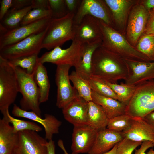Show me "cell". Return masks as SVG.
<instances>
[{"instance_id": "cell-1", "label": "cell", "mask_w": 154, "mask_h": 154, "mask_svg": "<svg viewBox=\"0 0 154 154\" xmlns=\"http://www.w3.org/2000/svg\"><path fill=\"white\" fill-rule=\"evenodd\" d=\"M92 69V75L113 83H117L119 80H125L129 74L124 59L101 45L93 53Z\"/></svg>"}, {"instance_id": "cell-2", "label": "cell", "mask_w": 154, "mask_h": 154, "mask_svg": "<svg viewBox=\"0 0 154 154\" xmlns=\"http://www.w3.org/2000/svg\"><path fill=\"white\" fill-rule=\"evenodd\" d=\"M100 20L102 35L101 45L102 47L124 60L151 62L130 44L122 35L111 26Z\"/></svg>"}, {"instance_id": "cell-3", "label": "cell", "mask_w": 154, "mask_h": 154, "mask_svg": "<svg viewBox=\"0 0 154 154\" xmlns=\"http://www.w3.org/2000/svg\"><path fill=\"white\" fill-rule=\"evenodd\" d=\"M74 14L68 13L59 19L51 18L42 40V47L48 50L60 46L74 37L73 18Z\"/></svg>"}, {"instance_id": "cell-4", "label": "cell", "mask_w": 154, "mask_h": 154, "mask_svg": "<svg viewBox=\"0 0 154 154\" xmlns=\"http://www.w3.org/2000/svg\"><path fill=\"white\" fill-rule=\"evenodd\" d=\"M154 111V80L136 85L135 91L126 105V114L131 118H143Z\"/></svg>"}, {"instance_id": "cell-5", "label": "cell", "mask_w": 154, "mask_h": 154, "mask_svg": "<svg viewBox=\"0 0 154 154\" xmlns=\"http://www.w3.org/2000/svg\"><path fill=\"white\" fill-rule=\"evenodd\" d=\"M14 67L19 92L22 96L20 101L21 108L26 111L31 110L42 117L39 90L32 75L28 74L20 67Z\"/></svg>"}, {"instance_id": "cell-6", "label": "cell", "mask_w": 154, "mask_h": 154, "mask_svg": "<svg viewBox=\"0 0 154 154\" xmlns=\"http://www.w3.org/2000/svg\"><path fill=\"white\" fill-rule=\"evenodd\" d=\"M19 92L15 68L9 61L0 56V110L9 109Z\"/></svg>"}, {"instance_id": "cell-7", "label": "cell", "mask_w": 154, "mask_h": 154, "mask_svg": "<svg viewBox=\"0 0 154 154\" xmlns=\"http://www.w3.org/2000/svg\"><path fill=\"white\" fill-rule=\"evenodd\" d=\"M47 28L43 31L33 35L15 44L0 49V56L8 60L39 54Z\"/></svg>"}, {"instance_id": "cell-8", "label": "cell", "mask_w": 154, "mask_h": 154, "mask_svg": "<svg viewBox=\"0 0 154 154\" xmlns=\"http://www.w3.org/2000/svg\"><path fill=\"white\" fill-rule=\"evenodd\" d=\"M82 44L72 40L70 46L66 49H62L60 46L56 47L46 52L39 57V63L44 64L50 63L57 66L68 64L76 67L81 59Z\"/></svg>"}, {"instance_id": "cell-9", "label": "cell", "mask_w": 154, "mask_h": 154, "mask_svg": "<svg viewBox=\"0 0 154 154\" xmlns=\"http://www.w3.org/2000/svg\"><path fill=\"white\" fill-rule=\"evenodd\" d=\"M51 18V17L44 18L0 34V49L43 31L47 28Z\"/></svg>"}, {"instance_id": "cell-10", "label": "cell", "mask_w": 154, "mask_h": 154, "mask_svg": "<svg viewBox=\"0 0 154 154\" xmlns=\"http://www.w3.org/2000/svg\"><path fill=\"white\" fill-rule=\"evenodd\" d=\"M74 28L73 40L81 44L102 43V35L99 19L87 15L79 24H74Z\"/></svg>"}, {"instance_id": "cell-11", "label": "cell", "mask_w": 154, "mask_h": 154, "mask_svg": "<svg viewBox=\"0 0 154 154\" xmlns=\"http://www.w3.org/2000/svg\"><path fill=\"white\" fill-rule=\"evenodd\" d=\"M55 82L57 87L56 106L62 109L74 99L79 96L76 88L70 82L68 64L57 66Z\"/></svg>"}, {"instance_id": "cell-12", "label": "cell", "mask_w": 154, "mask_h": 154, "mask_svg": "<svg viewBox=\"0 0 154 154\" xmlns=\"http://www.w3.org/2000/svg\"><path fill=\"white\" fill-rule=\"evenodd\" d=\"M37 133L30 130L19 132L12 154H47V141Z\"/></svg>"}, {"instance_id": "cell-13", "label": "cell", "mask_w": 154, "mask_h": 154, "mask_svg": "<svg viewBox=\"0 0 154 154\" xmlns=\"http://www.w3.org/2000/svg\"><path fill=\"white\" fill-rule=\"evenodd\" d=\"M87 15H91L112 27V21L110 13L104 1L82 0L74 16V24H79Z\"/></svg>"}, {"instance_id": "cell-14", "label": "cell", "mask_w": 154, "mask_h": 154, "mask_svg": "<svg viewBox=\"0 0 154 154\" xmlns=\"http://www.w3.org/2000/svg\"><path fill=\"white\" fill-rule=\"evenodd\" d=\"M149 12L142 5L134 6L129 16L127 28V37L131 45H135L144 33Z\"/></svg>"}, {"instance_id": "cell-15", "label": "cell", "mask_w": 154, "mask_h": 154, "mask_svg": "<svg viewBox=\"0 0 154 154\" xmlns=\"http://www.w3.org/2000/svg\"><path fill=\"white\" fill-rule=\"evenodd\" d=\"M12 113L15 117L27 118L40 123L44 128L45 139L48 141L52 140L54 134L59 133L62 124L52 115L45 114L44 118H42L34 112L23 110L16 104H14Z\"/></svg>"}, {"instance_id": "cell-16", "label": "cell", "mask_w": 154, "mask_h": 154, "mask_svg": "<svg viewBox=\"0 0 154 154\" xmlns=\"http://www.w3.org/2000/svg\"><path fill=\"white\" fill-rule=\"evenodd\" d=\"M98 131L88 125L74 126L71 154L88 153L94 143Z\"/></svg>"}, {"instance_id": "cell-17", "label": "cell", "mask_w": 154, "mask_h": 154, "mask_svg": "<svg viewBox=\"0 0 154 154\" xmlns=\"http://www.w3.org/2000/svg\"><path fill=\"white\" fill-rule=\"evenodd\" d=\"M124 60L129 71L128 76L125 80V84L137 85L154 79V61Z\"/></svg>"}, {"instance_id": "cell-18", "label": "cell", "mask_w": 154, "mask_h": 154, "mask_svg": "<svg viewBox=\"0 0 154 154\" xmlns=\"http://www.w3.org/2000/svg\"><path fill=\"white\" fill-rule=\"evenodd\" d=\"M88 102L78 96L62 109L65 119L74 126L87 124Z\"/></svg>"}, {"instance_id": "cell-19", "label": "cell", "mask_w": 154, "mask_h": 154, "mask_svg": "<svg viewBox=\"0 0 154 154\" xmlns=\"http://www.w3.org/2000/svg\"><path fill=\"white\" fill-rule=\"evenodd\" d=\"M124 138L122 132L107 128L98 131L94 143L88 154H104L110 150Z\"/></svg>"}, {"instance_id": "cell-20", "label": "cell", "mask_w": 154, "mask_h": 154, "mask_svg": "<svg viewBox=\"0 0 154 154\" xmlns=\"http://www.w3.org/2000/svg\"><path fill=\"white\" fill-rule=\"evenodd\" d=\"M124 137L143 142L149 141L154 143V126L143 118H132L129 128L122 132Z\"/></svg>"}, {"instance_id": "cell-21", "label": "cell", "mask_w": 154, "mask_h": 154, "mask_svg": "<svg viewBox=\"0 0 154 154\" xmlns=\"http://www.w3.org/2000/svg\"><path fill=\"white\" fill-rule=\"evenodd\" d=\"M18 139V133L3 115L0 119V154H12Z\"/></svg>"}, {"instance_id": "cell-22", "label": "cell", "mask_w": 154, "mask_h": 154, "mask_svg": "<svg viewBox=\"0 0 154 154\" xmlns=\"http://www.w3.org/2000/svg\"><path fill=\"white\" fill-rule=\"evenodd\" d=\"M92 101L101 106L109 119L126 114V105L112 98L100 95L92 90Z\"/></svg>"}, {"instance_id": "cell-23", "label": "cell", "mask_w": 154, "mask_h": 154, "mask_svg": "<svg viewBox=\"0 0 154 154\" xmlns=\"http://www.w3.org/2000/svg\"><path fill=\"white\" fill-rule=\"evenodd\" d=\"M101 43L82 44L81 59L75 71L83 78L88 80L92 75V64L93 53Z\"/></svg>"}, {"instance_id": "cell-24", "label": "cell", "mask_w": 154, "mask_h": 154, "mask_svg": "<svg viewBox=\"0 0 154 154\" xmlns=\"http://www.w3.org/2000/svg\"><path fill=\"white\" fill-rule=\"evenodd\" d=\"M110 10L112 21L120 26L125 22L128 11L133 3L127 0H104Z\"/></svg>"}, {"instance_id": "cell-25", "label": "cell", "mask_w": 154, "mask_h": 154, "mask_svg": "<svg viewBox=\"0 0 154 154\" xmlns=\"http://www.w3.org/2000/svg\"><path fill=\"white\" fill-rule=\"evenodd\" d=\"M88 104L87 124L97 131L106 128L109 119L102 107L92 101Z\"/></svg>"}, {"instance_id": "cell-26", "label": "cell", "mask_w": 154, "mask_h": 154, "mask_svg": "<svg viewBox=\"0 0 154 154\" xmlns=\"http://www.w3.org/2000/svg\"><path fill=\"white\" fill-rule=\"evenodd\" d=\"M32 9L31 6L19 10L10 9L0 21V34L20 26L25 16Z\"/></svg>"}, {"instance_id": "cell-27", "label": "cell", "mask_w": 154, "mask_h": 154, "mask_svg": "<svg viewBox=\"0 0 154 154\" xmlns=\"http://www.w3.org/2000/svg\"><path fill=\"white\" fill-rule=\"evenodd\" d=\"M32 75L39 89L40 103L45 102L48 99L50 88V82L46 67L43 64L38 62Z\"/></svg>"}, {"instance_id": "cell-28", "label": "cell", "mask_w": 154, "mask_h": 154, "mask_svg": "<svg viewBox=\"0 0 154 154\" xmlns=\"http://www.w3.org/2000/svg\"><path fill=\"white\" fill-rule=\"evenodd\" d=\"M69 78L73 83V86L76 90L79 96L88 102L92 101V90L88 80L82 78L75 71L72 72L69 75Z\"/></svg>"}, {"instance_id": "cell-29", "label": "cell", "mask_w": 154, "mask_h": 154, "mask_svg": "<svg viewBox=\"0 0 154 154\" xmlns=\"http://www.w3.org/2000/svg\"><path fill=\"white\" fill-rule=\"evenodd\" d=\"M104 81L116 94L118 100L127 105L135 91L136 85H128L123 82L119 84Z\"/></svg>"}, {"instance_id": "cell-30", "label": "cell", "mask_w": 154, "mask_h": 154, "mask_svg": "<svg viewBox=\"0 0 154 154\" xmlns=\"http://www.w3.org/2000/svg\"><path fill=\"white\" fill-rule=\"evenodd\" d=\"M3 115L5 116L10 123L13 126L15 133L25 130L32 131L37 132L42 130V127L34 122L15 118L10 114L9 109L2 112Z\"/></svg>"}, {"instance_id": "cell-31", "label": "cell", "mask_w": 154, "mask_h": 154, "mask_svg": "<svg viewBox=\"0 0 154 154\" xmlns=\"http://www.w3.org/2000/svg\"><path fill=\"white\" fill-rule=\"evenodd\" d=\"M135 48L151 62L154 61V34H144L139 38Z\"/></svg>"}, {"instance_id": "cell-32", "label": "cell", "mask_w": 154, "mask_h": 154, "mask_svg": "<svg viewBox=\"0 0 154 154\" xmlns=\"http://www.w3.org/2000/svg\"><path fill=\"white\" fill-rule=\"evenodd\" d=\"M88 80L93 91L101 95L118 100L116 94L104 80L92 75Z\"/></svg>"}, {"instance_id": "cell-33", "label": "cell", "mask_w": 154, "mask_h": 154, "mask_svg": "<svg viewBox=\"0 0 154 154\" xmlns=\"http://www.w3.org/2000/svg\"><path fill=\"white\" fill-rule=\"evenodd\" d=\"M38 55L36 54L8 61L13 67H20L28 74L32 75L38 63Z\"/></svg>"}, {"instance_id": "cell-34", "label": "cell", "mask_w": 154, "mask_h": 154, "mask_svg": "<svg viewBox=\"0 0 154 154\" xmlns=\"http://www.w3.org/2000/svg\"><path fill=\"white\" fill-rule=\"evenodd\" d=\"M132 118L125 114L110 119L106 128L117 132H123L130 126Z\"/></svg>"}, {"instance_id": "cell-35", "label": "cell", "mask_w": 154, "mask_h": 154, "mask_svg": "<svg viewBox=\"0 0 154 154\" xmlns=\"http://www.w3.org/2000/svg\"><path fill=\"white\" fill-rule=\"evenodd\" d=\"M51 14L50 9H32L25 16L20 26L28 24L46 17H51Z\"/></svg>"}, {"instance_id": "cell-36", "label": "cell", "mask_w": 154, "mask_h": 154, "mask_svg": "<svg viewBox=\"0 0 154 154\" xmlns=\"http://www.w3.org/2000/svg\"><path fill=\"white\" fill-rule=\"evenodd\" d=\"M48 2L52 19L61 18L68 13L64 0H48Z\"/></svg>"}, {"instance_id": "cell-37", "label": "cell", "mask_w": 154, "mask_h": 154, "mask_svg": "<svg viewBox=\"0 0 154 154\" xmlns=\"http://www.w3.org/2000/svg\"><path fill=\"white\" fill-rule=\"evenodd\" d=\"M142 142L124 137L118 143L116 154H132L133 151L141 145Z\"/></svg>"}, {"instance_id": "cell-38", "label": "cell", "mask_w": 154, "mask_h": 154, "mask_svg": "<svg viewBox=\"0 0 154 154\" xmlns=\"http://www.w3.org/2000/svg\"><path fill=\"white\" fill-rule=\"evenodd\" d=\"M144 34H154V8L149 12V15Z\"/></svg>"}, {"instance_id": "cell-39", "label": "cell", "mask_w": 154, "mask_h": 154, "mask_svg": "<svg viewBox=\"0 0 154 154\" xmlns=\"http://www.w3.org/2000/svg\"><path fill=\"white\" fill-rule=\"evenodd\" d=\"M154 147V143L149 141H143L141 145L140 148L136 150L134 154H154V150L151 149L147 154L145 153L146 151L149 148Z\"/></svg>"}, {"instance_id": "cell-40", "label": "cell", "mask_w": 154, "mask_h": 154, "mask_svg": "<svg viewBox=\"0 0 154 154\" xmlns=\"http://www.w3.org/2000/svg\"><path fill=\"white\" fill-rule=\"evenodd\" d=\"M68 13L74 15L77 11L81 0H64Z\"/></svg>"}, {"instance_id": "cell-41", "label": "cell", "mask_w": 154, "mask_h": 154, "mask_svg": "<svg viewBox=\"0 0 154 154\" xmlns=\"http://www.w3.org/2000/svg\"><path fill=\"white\" fill-rule=\"evenodd\" d=\"M13 0H2L0 2V20H2L11 8Z\"/></svg>"}, {"instance_id": "cell-42", "label": "cell", "mask_w": 154, "mask_h": 154, "mask_svg": "<svg viewBox=\"0 0 154 154\" xmlns=\"http://www.w3.org/2000/svg\"><path fill=\"white\" fill-rule=\"evenodd\" d=\"M32 0H13L10 9L19 10L31 6Z\"/></svg>"}, {"instance_id": "cell-43", "label": "cell", "mask_w": 154, "mask_h": 154, "mask_svg": "<svg viewBox=\"0 0 154 154\" xmlns=\"http://www.w3.org/2000/svg\"><path fill=\"white\" fill-rule=\"evenodd\" d=\"M32 9H49L48 0H32Z\"/></svg>"}, {"instance_id": "cell-44", "label": "cell", "mask_w": 154, "mask_h": 154, "mask_svg": "<svg viewBox=\"0 0 154 154\" xmlns=\"http://www.w3.org/2000/svg\"><path fill=\"white\" fill-rule=\"evenodd\" d=\"M47 154H55L54 141L52 140L47 141L46 144Z\"/></svg>"}, {"instance_id": "cell-45", "label": "cell", "mask_w": 154, "mask_h": 154, "mask_svg": "<svg viewBox=\"0 0 154 154\" xmlns=\"http://www.w3.org/2000/svg\"><path fill=\"white\" fill-rule=\"evenodd\" d=\"M142 5L149 12L154 8V0H145L143 1Z\"/></svg>"}, {"instance_id": "cell-46", "label": "cell", "mask_w": 154, "mask_h": 154, "mask_svg": "<svg viewBox=\"0 0 154 154\" xmlns=\"http://www.w3.org/2000/svg\"><path fill=\"white\" fill-rule=\"evenodd\" d=\"M143 118L148 123L154 126V111L147 115Z\"/></svg>"}, {"instance_id": "cell-47", "label": "cell", "mask_w": 154, "mask_h": 154, "mask_svg": "<svg viewBox=\"0 0 154 154\" xmlns=\"http://www.w3.org/2000/svg\"><path fill=\"white\" fill-rule=\"evenodd\" d=\"M58 145L63 151L64 154H68L64 146L63 141L62 140H59L58 142Z\"/></svg>"}, {"instance_id": "cell-48", "label": "cell", "mask_w": 154, "mask_h": 154, "mask_svg": "<svg viewBox=\"0 0 154 154\" xmlns=\"http://www.w3.org/2000/svg\"><path fill=\"white\" fill-rule=\"evenodd\" d=\"M118 143L116 144L110 150L104 154H116Z\"/></svg>"}]
</instances>
